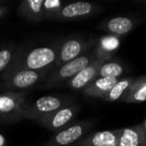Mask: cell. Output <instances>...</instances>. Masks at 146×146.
I'll return each mask as SVG.
<instances>
[{
    "instance_id": "ac0fdd59",
    "label": "cell",
    "mask_w": 146,
    "mask_h": 146,
    "mask_svg": "<svg viewBox=\"0 0 146 146\" xmlns=\"http://www.w3.org/2000/svg\"><path fill=\"white\" fill-rule=\"evenodd\" d=\"M19 46L14 44H8L0 47V79L4 75L7 69L11 66L17 52Z\"/></svg>"
},
{
    "instance_id": "30bf717a",
    "label": "cell",
    "mask_w": 146,
    "mask_h": 146,
    "mask_svg": "<svg viewBox=\"0 0 146 146\" xmlns=\"http://www.w3.org/2000/svg\"><path fill=\"white\" fill-rule=\"evenodd\" d=\"M104 61L97 59L87 67L82 69L80 72H78L74 77L71 78L69 81H67L62 87L69 88V89L76 90V91H83L91 82H93L99 74V68Z\"/></svg>"
},
{
    "instance_id": "ffe728a7",
    "label": "cell",
    "mask_w": 146,
    "mask_h": 146,
    "mask_svg": "<svg viewBox=\"0 0 146 146\" xmlns=\"http://www.w3.org/2000/svg\"><path fill=\"white\" fill-rule=\"evenodd\" d=\"M124 72L125 68L119 61H105L100 66L98 77L118 78Z\"/></svg>"
},
{
    "instance_id": "603a6c76",
    "label": "cell",
    "mask_w": 146,
    "mask_h": 146,
    "mask_svg": "<svg viewBox=\"0 0 146 146\" xmlns=\"http://www.w3.org/2000/svg\"><path fill=\"white\" fill-rule=\"evenodd\" d=\"M0 146H7V139L3 134L0 133Z\"/></svg>"
},
{
    "instance_id": "cb8c5ba5",
    "label": "cell",
    "mask_w": 146,
    "mask_h": 146,
    "mask_svg": "<svg viewBox=\"0 0 146 146\" xmlns=\"http://www.w3.org/2000/svg\"><path fill=\"white\" fill-rule=\"evenodd\" d=\"M141 126H142V129H143L144 134H145V136H146V119L144 120L143 123H141Z\"/></svg>"
},
{
    "instance_id": "7402d4cb",
    "label": "cell",
    "mask_w": 146,
    "mask_h": 146,
    "mask_svg": "<svg viewBox=\"0 0 146 146\" xmlns=\"http://www.w3.org/2000/svg\"><path fill=\"white\" fill-rule=\"evenodd\" d=\"M8 11H9V7L6 4L0 5V19H2L8 13Z\"/></svg>"
},
{
    "instance_id": "44dd1931",
    "label": "cell",
    "mask_w": 146,
    "mask_h": 146,
    "mask_svg": "<svg viewBox=\"0 0 146 146\" xmlns=\"http://www.w3.org/2000/svg\"><path fill=\"white\" fill-rule=\"evenodd\" d=\"M63 7V2L61 0H44L43 1V16L44 20L52 19L55 20L58 13Z\"/></svg>"
},
{
    "instance_id": "5b68a950",
    "label": "cell",
    "mask_w": 146,
    "mask_h": 146,
    "mask_svg": "<svg viewBox=\"0 0 146 146\" xmlns=\"http://www.w3.org/2000/svg\"><path fill=\"white\" fill-rule=\"evenodd\" d=\"M25 91L3 92L0 94V124H11L22 120V112L27 105Z\"/></svg>"
},
{
    "instance_id": "d4e9b609",
    "label": "cell",
    "mask_w": 146,
    "mask_h": 146,
    "mask_svg": "<svg viewBox=\"0 0 146 146\" xmlns=\"http://www.w3.org/2000/svg\"><path fill=\"white\" fill-rule=\"evenodd\" d=\"M1 4H5V1L4 0H0V5Z\"/></svg>"
},
{
    "instance_id": "52a82bcc",
    "label": "cell",
    "mask_w": 146,
    "mask_h": 146,
    "mask_svg": "<svg viewBox=\"0 0 146 146\" xmlns=\"http://www.w3.org/2000/svg\"><path fill=\"white\" fill-rule=\"evenodd\" d=\"M96 40L93 38H86L82 36H74L62 40L59 50V55L53 69L62 66L63 64L76 59L94 48ZM52 69V70H53Z\"/></svg>"
},
{
    "instance_id": "6da1fadb",
    "label": "cell",
    "mask_w": 146,
    "mask_h": 146,
    "mask_svg": "<svg viewBox=\"0 0 146 146\" xmlns=\"http://www.w3.org/2000/svg\"><path fill=\"white\" fill-rule=\"evenodd\" d=\"M62 40H57L50 45L38 46L30 50L19 47L18 52L15 56L11 66L7 69L4 75L0 80H2L9 74L17 70H44V69H53L55 62L59 55V50Z\"/></svg>"
},
{
    "instance_id": "7c38bea8",
    "label": "cell",
    "mask_w": 146,
    "mask_h": 146,
    "mask_svg": "<svg viewBox=\"0 0 146 146\" xmlns=\"http://www.w3.org/2000/svg\"><path fill=\"white\" fill-rule=\"evenodd\" d=\"M119 130H106L89 133L73 146H118Z\"/></svg>"
},
{
    "instance_id": "e0dca14e",
    "label": "cell",
    "mask_w": 146,
    "mask_h": 146,
    "mask_svg": "<svg viewBox=\"0 0 146 146\" xmlns=\"http://www.w3.org/2000/svg\"><path fill=\"white\" fill-rule=\"evenodd\" d=\"M121 101L124 103H140L146 101V76L135 78L122 96Z\"/></svg>"
},
{
    "instance_id": "3957f363",
    "label": "cell",
    "mask_w": 146,
    "mask_h": 146,
    "mask_svg": "<svg viewBox=\"0 0 146 146\" xmlns=\"http://www.w3.org/2000/svg\"><path fill=\"white\" fill-rule=\"evenodd\" d=\"M51 69L44 70H17L1 80L0 89L5 92H22L44 83Z\"/></svg>"
},
{
    "instance_id": "5bb4252c",
    "label": "cell",
    "mask_w": 146,
    "mask_h": 146,
    "mask_svg": "<svg viewBox=\"0 0 146 146\" xmlns=\"http://www.w3.org/2000/svg\"><path fill=\"white\" fill-rule=\"evenodd\" d=\"M121 37L114 35H105L96 40L94 51L100 60L108 61L113 57L115 51L119 48Z\"/></svg>"
},
{
    "instance_id": "2e32d148",
    "label": "cell",
    "mask_w": 146,
    "mask_h": 146,
    "mask_svg": "<svg viewBox=\"0 0 146 146\" xmlns=\"http://www.w3.org/2000/svg\"><path fill=\"white\" fill-rule=\"evenodd\" d=\"M119 78L97 77L93 82L89 84L85 89H83V94L89 97L103 98L114 85L118 82Z\"/></svg>"
},
{
    "instance_id": "9a60e30c",
    "label": "cell",
    "mask_w": 146,
    "mask_h": 146,
    "mask_svg": "<svg viewBox=\"0 0 146 146\" xmlns=\"http://www.w3.org/2000/svg\"><path fill=\"white\" fill-rule=\"evenodd\" d=\"M17 12L22 18L30 22L43 21V0H24L19 4Z\"/></svg>"
},
{
    "instance_id": "ba28073f",
    "label": "cell",
    "mask_w": 146,
    "mask_h": 146,
    "mask_svg": "<svg viewBox=\"0 0 146 146\" xmlns=\"http://www.w3.org/2000/svg\"><path fill=\"white\" fill-rule=\"evenodd\" d=\"M80 111V106L76 104L67 105L37 120V123L52 131H59L75 122V117Z\"/></svg>"
},
{
    "instance_id": "8992f818",
    "label": "cell",
    "mask_w": 146,
    "mask_h": 146,
    "mask_svg": "<svg viewBox=\"0 0 146 146\" xmlns=\"http://www.w3.org/2000/svg\"><path fill=\"white\" fill-rule=\"evenodd\" d=\"M92 121L83 120V121L73 122L64 129L55 132L47 141L41 146H73L76 142L86 136L92 128Z\"/></svg>"
},
{
    "instance_id": "8fae6325",
    "label": "cell",
    "mask_w": 146,
    "mask_h": 146,
    "mask_svg": "<svg viewBox=\"0 0 146 146\" xmlns=\"http://www.w3.org/2000/svg\"><path fill=\"white\" fill-rule=\"evenodd\" d=\"M137 24L138 21L134 17L116 16L102 22L99 28L107 33V35L121 37L131 32Z\"/></svg>"
},
{
    "instance_id": "7a4b0ae2",
    "label": "cell",
    "mask_w": 146,
    "mask_h": 146,
    "mask_svg": "<svg viewBox=\"0 0 146 146\" xmlns=\"http://www.w3.org/2000/svg\"><path fill=\"white\" fill-rule=\"evenodd\" d=\"M98 57L96 55L94 48L86 52L85 54L77 57L72 61L63 64L62 66L58 67L56 69L51 70L48 77L42 84V87L44 89H50L55 87H62L67 81L77 74L78 72L87 67L89 64L97 60Z\"/></svg>"
},
{
    "instance_id": "277c9868",
    "label": "cell",
    "mask_w": 146,
    "mask_h": 146,
    "mask_svg": "<svg viewBox=\"0 0 146 146\" xmlns=\"http://www.w3.org/2000/svg\"><path fill=\"white\" fill-rule=\"evenodd\" d=\"M73 104V98L69 95H46L38 98L32 103H27L22 112V120H32L36 122L40 118Z\"/></svg>"
},
{
    "instance_id": "9c48e42d",
    "label": "cell",
    "mask_w": 146,
    "mask_h": 146,
    "mask_svg": "<svg viewBox=\"0 0 146 146\" xmlns=\"http://www.w3.org/2000/svg\"><path fill=\"white\" fill-rule=\"evenodd\" d=\"M101 10V7L90 2H74L63 5L60 12L56 16L55 20L73 21L79 19L88 18Z\"/></svg>"
},
{
    "instance_id": "d6986e66",
    "label": "cell",
    "mask_w": 146,
    "mask_h": 146,
    "mask_svg": "<svg viewBox=\"0 0 146 146\" xmlns=\"http://www.w3.org/2000/svg\"><path fill=\"white\" fill-rule=\"evenodd\" d=\"M134 80H135V77H125L119 79L117 83L102 99L105 101H115V100L121 99L122 96L127 91V89L133 83Z\"/></svg>"
},
{
    "instance_id": "4fadbf2b",
    "label": "cell",
    "mask_w": 146,
    "mask_h": 146,
    "mask_svg": "<svg viewBox=\"0 0 146 146\" xmlns=\"http://www.w3.org/2000/svg\"><path fill=\"white\" fill-rule=\"evenodd\" d=\"M118 130V146H146V136L141 124Z\"/></svg>"
}]
</instances>
